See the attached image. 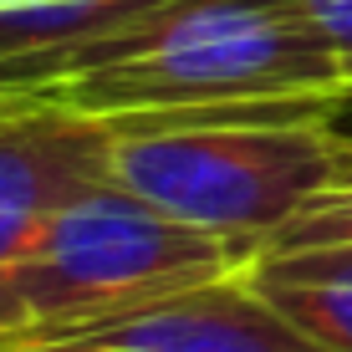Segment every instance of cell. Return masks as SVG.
Returning <instances> with one entry per match:
<instances>
[{
  "label": "cell",
  "mask_w": 352,
  "mask_h": 352,
  "mask_svg": "<svg viewBox=\"0 0 352 352\" xmlns=\"http://www.w3.org/2000/svg\"><path fill=\"white\" fill-rule=\"evenodd\" d=\"M347 82L286 0H159L21 97L87 118H210L327 102Z\"/></svg>",
  "instance_id": "cell-1"
},
{
  "label": "cell",
  "mask_w": 352,
  "mask_h": 352,
  "mask_svg": "<svg viewBox=\"0 0 352 352\" xmlns=\"http://www.w3.org/2000/svg\"><path fill=\"white\" fill-rule=\"evenodd\" d=\"M327 107L332 97L210 118H102L113 123V179L194 230L265 250L337 189Z\"/></svg>",
  "instance_id": "cell-2"
},
{
  "label": "cell",
  "mask_w": 352,
  "mask_h": 352,
  "mask_svg": "<svg viewBox=\"0 0 352 352\" xmlns=\"http://www.w3.org/2000/svg\"><path fill=\"white\" fill-rule=\"evenodd\" d=\"M256 245L194 230L159 204L138 199L118 179H97L72 194L16 276V327L6 337L62 332L184 286L250 271Z\"/></svg>",
  "instance_id": "cell-3"
},
{
  "label": "cell",
  "mask_w": 352,
  "mask_h": 352,
  "mask_svg": "<svg viewBox=\"0 0 352 352\" xmlns=\"http://www.w3.org/2000/svg\"><path fill=\"white\" fill-rule=\"evenodd\" d=\"M113 179V123L0 97V337L16 327V276L72 194Z\"/></svg>",
  "instance_id": "cell-4"
},
{
  "label": "cell",
  "mask_w": 352,
  "mask_h": 352,
  "mask_svg": "<svg viewBox=\"0 0 352 352\" xmlns=\"http://www.w3.org/2000/svg\"><path fill=\"white\" fill-rule=\"evenodd\" d=\"M0 352H322L250 286L245 271L184 286L62 332L0 337Z\"/></svg>",
  "instance_id": "cell-5"
},
{
  "label": "cell",
  "mask_w": 352,
  "mask_h": 352,
  "mask_svg": "<svg viewBox=\"0 0 352 352\" xmlns=\"http://www.w3.org/2000/svg\"><path fill=\"white\" fill-rule=\"evenodd\" d=\"M153 6L159 0H0V97L41 87L87 41Z\"/></svg>",
  "instance_id": "cell-6"
},
{
  "label": "cell",
  "mask_w": 352,
  "mask_h": 352,
  "mask_svg": "<svg viewBox=\"0 0 352 352\" xmlns=\"http://www.w3.org/2000/svg\"><path fill=\"white\" fill-rule=\"evenodd\" d=\"M250 286L322 352H352V245L261 250Z\"/></svg>",
  "instance_id": "cell-7"
},
{
  "label": "cell",
  "mask_w": 352,
  "mask_h": 352,
  "mask_svg": "<svg viewBox=\"0 0 352 352\" xmlns=\"http://www.w3.org/2000/svg\"><path fill=\"white\" fill-rule=\"evenodd\" d=\"M307 245H352V184H337L322 199H311L265 250H307Z\"/></svg>",
  "instance_id": "cell-8"
},
{
  "label": "cell",
  "mask_w": 352,
  "mask_h": 352,
  "mask_svg": "<svg viewBox=\"0 0 352 352\" xmlns=\"http://www.w3.org/2000/svg\"><path fill=\"white\" fill-rule=\"evenodd\" d=\"M286 6L296 10V16L317 31V41L352 72V0H286Z\"/></svg>",
  "instance_id": "cell-9"
},
{
  "label": "cell",
  "mask_w": 352,
  "mask_h": 352,
  "mask_svg": "<svg viewBox=\"0 0 352 352\" xmlns=\"http://www.w3.org/2000/svg\"><path fill=\"white\" fill-rule=\"evenodd\" d=\"M322 133H327V143H332V153H337V184H352V82L322 113Z\"/></svg>",
  "instance_id": "cell-10"
}]
</instances>
